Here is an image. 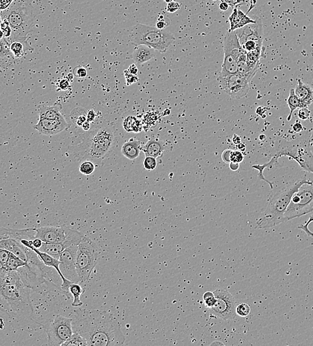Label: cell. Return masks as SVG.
<instances>
[{
	"label": "cell",
	"instance_id": "obj_1",
	"mask_svg": "<svg viewBox=\"0 0 313 346\" xmlns=\"http://www.w3.org/2000/svg\"><path fill=\"white\" fill-rule=\"evenodd\" d=\"M71 318L73 332L84 337L88 345L117 346L125 343L120 323L108 311L80 308L74 311Z\"/></svg>",
	"mask_w": 313,
	"mask_h": 346
},
{
	"label": "cell",
	"instance_id": "obj_2",
	"mask_svg": "<svg viewBox=\"0 0 313 346\" xmlns=\"http://www.w3.org/2000/svg\"><path fill=\"white\" fill-rule=\"evenodd\" d=\"M21 269V268H20ZM16 271H0V311L12 318L23 320L34 316L30 283L31 268Z\"/></svg>",
	"mask_w": 313,
	"mask_h": 346
},
{
	"label": "cell",
	"instance_id": "obj_3",
	"mask_svg": "<svg viewBox=\"0 0 313 346\" xmlns=\"http://www.w3.org/2000/svg\"><path fill=\"white\" fill-rule=\"evenodd\" d=\"M116 137L108 127H97L86 135L75 146L74 155L78 161H101L112 151Z\"/></svg>",
	"mask_w": 313,
	"mask_h": 346
},
{
	"label": "cell",
	"instance_id": "obj_4",
	"mask_svg": "<svg viewBox=\"0 0 313 346\" xmlns=\"http://www.w3.org/2000/svg\"><path fill=\"white\" fill-rule=\"evenodd\" d=\"M312 182L305 178L278 191L269 200L265 212L256 221V227L258 229H267L284 223V212L290 204L293 196L304 184Z\"/></svg>",
	"mask_w": 313,
	"mask_h": 346
},
{
	"label": "cell",
	"instance_id": "obj_5",
	"mask_svg": "<svg viewBox=\"0 0 313 346\" xmlns=\"http://www.w3.org/2000/svg\"><path fill=\"white\" fill-rule=\"evenodd\" d=\"M0 14L2 20L7 21L12 29V35L6 40L9 44L15 41L28 40V35L33 30L35 21L32 12L27 6L14 4Z\"/></svg>",
	"mask_w": 313,
	"mask_h": 346
},
{
	"label": "cell",
	"instance_id": "obj_6",
	"mask_svg": "<svg viewBox=\"0 0 313 346\" xmlns=\"http://www.w3.org/2000/svg\"><path fill=\"white\" fill-rule=\"evenodd\" d=\"M129 38L132 45H145L162 54L165 53L175 41V36L171 33L144 24L134 26Z\"/></svg>",
	"mask_w": 313,
	"mask_h": 346
},
{
	"label": "cell",
	"instance_id": "obj_7",
	"mask_svg": "<svg viewBox=\"0 0 313 346\" xmlns=\"http://www.w3.org/2000/svg\"><path fill=\"white\" fill-rule=\"evenodd\" d=\"M99 249L97 244L88 237L84 236L78 245L76 256V271L80 282L90 280L91 273L98 262Z\"/></svg>",
	"mask_w": 313,
	"mask_h": 346
},
{
	"label": "cell",
	"instance_id": "obj_8",
	"mask_svg": "<svg viewBox=\"0 0 313 346\" xmlns=\"http://www.w3.org/2000/svg\"><path fill=\"white\" fill-rule=\"evenodd\" d=\"M313 212V182L305 184L293 196L283 216L284 223Z\"/></svg>",
	"mask_w": 313,
	"mask_h": 346
},
{
	"label": "cell",
	"instance_id": "obj_9",
	"mask_svg": "<svg viewBox=\"0 0 313 346\" xmlns=\"http://www.w3.org/2000/svg\"><path fill=\"white\" fill-rule=\"evenodd\" d=\"M224 59L219 77H224L238 73L239 57L245 51L241 46L236 31L226 34L223 41Z\"/></svg>",
	"mask_w": 313,
	"mask_h": 346
},
{
	"label": "cell",
	"instance_id": "obj_10",
	"mask_svg": "<svg viewBox=\"0 0 313 346\" xmlns=\"http://www.w3.org/2000/svg\"><path fill=\"white\" fill-rule=\"evenodd\" d=\"M43 328L47 335L49 345H63L72 336V318L59 314L53 321L45 324Z\"/></svg>",
	"mask_w": 313,
	"mask_h": 346
},
{
	"label": "cell",
	"instance_id": "obj_11",
	"mask_svg": "<svg viewBox=\"0 0 313 346\" xmlns=\"http://www.w3.org/2000/svg\"><path fill=\"white\" fill-rule=\"evenodd\" d=\"M236 32L241 46L245 51L249 52L255 49H264V27L260 19H256L255 23L245 26Z\"/></svg>",
	"mask_w": 313,
	"mask_h": 346
},
{
	"label": "cell",
	"instance_id": "obj_12",
	"mask_svg": "<svg viewBox=\"0 0 313 346\" xmlns=\"http://www.w3.org/2000/svg\"><path fill=\"white\" fill-rule=\"evenodd\" d=\"M218 82L221 90L234 99H239L246 96L250 89L251 78L232 74L224 77H219Z\"/></svg>",
	"mask_w": 313,
	"mask_h": 346
},
{
	"label": "cell",
	"instance_id": "obj_13",
	"mask_svg": "<svg viewBox=\"0 0 313 346\" xmlns=\"http://www.w3.org/2000/svg\"><path fill=\"white\" fill-rule=\"evenodd\" d=\"M214 293L217 302L214 307L208 308L211 314L224 321L234 319L237 315V305L233 296L225 289H218Z\"/></svg>",
	"mask_w": 313,
	"mask_h": 346
},
{
	"label": "cell",
	"instance_id": "obj_14",
	"mask_svg": "<svg viewBox=\"0 0 313 346\" xmlns=\"http://www.w3.org/2000/svg\"><path fill=\"white\" fill-rule=\"evenodd\" d=\"M78 245H72L67 248L60 254V269L64 277L71 282L79 283V276L76 271V256Z\"/></svg>",
	"mask_w": 313,
	"mask_h": 346
},
{
	"label": "cell",
	"instance_id": "obj_15",
	"mask_svg": "<svg viewBox=\"0 0 313 346\" xmlns=\"http://www.w3.org/2000/svg\"><path fill=\"white\" fill-rule=\"evenodd\" d=\"M84 236V235L80 233L77 230L70 228L68 235L64 241L54 243H46L43 242V245L39 250L59 259L60 254L65 249L72 245H79Z\"/></svg>",
	"mask_w": 313,
	"mask_h": 346
},
{
	"label": "cell",
	"instance_id": "obj_16",
	"mask_svg": "<svg viewBox=\"0 0 313 346\" xmlns=\"http://www.w3.org/2000/svg\"><path fill=\"white\" fill-rule=\"evenodd\" d=\"M36 230L35 238H40L43 243H54L64 241L68 235L70 228L63 225L60 226H44L34 228Z\"/></svg>",
	"mask_w": 313,
	"mask_h": 346
},
{
	"label": "cell",
	"instance_id": "obj_17",
	"mask_svg": "<svg viewBox=\"0 0 313 346\" xmlns=\"http://www.w3.org/2000/svg\"><path fill=\"white\" fill-rule=\"evenodd\" d=\"M69 124L66 119L54 120V119H39L38 123L34 126V129L44 136H54L68 129Z\"/></svg>",
	"mask_w": 313,
	"mask_h": 346
},
{
	"label": "cell",
	"instance_id": "obj_18",
	"mask_svg": "<svg viewBox=\"0 0 313 346\" xmlns=\"http://www.w3.org/2000/svg\"><path fill=\"white\" fill-rule=\"evenodd\" d=\"M229 20L230 22V28L228 30L229 32L236 31L237 30L244 28L245 26L256 22V20L247 16V14H244L238 8H234L231 16H229Z\"/></svg>",
	"mask_w": 313,
	"mask_h": 346
},
{
	"label": "cell",
	"instance_id": "obj_19",
	"mask_svg": "<svg viewBox=\"0 0 313 346\" xmlns=\"http://www.w3.org/2000/svg\"><path fill=\"white\" fill-rule=\"evenodd\" d=\"M294 91L295 95L301 102L302 108H308L313 103V89L301 79H297Z\"/></svg>",
	"mask_w": 313,
	"mask_h": 346
},
{
	"label": "cell",
	"instance_id": "obj_20",
	"mask_svg": "<svg viewBox=\"0 0 313 346\" xmlns=\"http://www.w3.org/2000/svg\"><path fill=\"white\" fill-rule=\"evenodd\" d=\"M62 110V104L58 103V102L51 106L40 105L38 108L39 117H40V119L62 120L65 118L61 113Z\"/></svg>",
	"mask_w": 313,
	"mask_h": 346
},
{
	"label": "cell",
	"instance_id": "obj_21",
	"mask_svg": "<svg viewBox=\"0 0 313 346\" xmlns=\"http://www.w3.org/2000/svg\"><path fill=\"white\" fill-rule=\"evenodd\" d=\"M155 50L153 48L145 46V45H139L136 46L132 54V58L136 64L142 65L152 59L155 58Z\"/></svg>",
	"mask_w": 313,
	"mask_h": 346
},
{
	"label": "cell",
	"instance_id": "obj_22",
	"mask_svg": "<svg viewBox=\"0 0 313 346\" xmlns=\"http://www.w3.org/2000/svg\"><path fill=\"white\" fill-rule=\"evenodd\" d=\"M165 150L164 143L158 139H150L142 148L145 156H152L155 158L162 156Z\"/></svg>",
	"mask_w": 313,
	"mask_h": 346
},
{
	"label": "cell",
	"instance_id": "obj_23",
	"mask_svg": "<svg viewBox=\"0 0 313 346\" xmlns=\"http://www.w3.org/2000/svg\"><path fill=\"white\" fill-rule=\"evenodd\" d=\"M141 141L132 139L124 143L121 148V153L125 157L129 160H134L140 156Z\"/></svg>",
	"mask_w": 313,
	"mask_h": 346
},
{
	"label": "cell",
	"instance_id": "obj_24",
	"mask_svg": "<svg viewBox=\"0 0 313 346\" xmlns=\"http://www.w3.org/2000/svg\"><path fill=\"white\" fill-rule=\"evenodd\" d=\"M9 45L11 52L16 59H20L25 55L28 51L34 50L28 40L13 41Z\"/></svg>",
	"mask_w": 313,
	"mask_h": 346
},
{
	"label": "cell",
	"instance_id": "obj_25",
	"mask_svg": "<svg viewBox=\"0 0 313 346\" xmlns=\"http://www.w3.org/2000/svg\"><path fill=\"white\" fill-rule=\"evenodd\" d=\"M16 59L10 49V45L5 39L0 40V69L5 67L6 65L12 64Z\"/></svg>",
	"mask_w": 313,
	"mask_h": 346
},
{
	"label": "cell",
	"instance_id": "obj_26",
	"mask_svg": "<svg viewBox=\"0 0 313 346\" xmlns=\"http://www.w3.org/2000/svg\"><path fill=\"white\" fill-rule=\"evenodd\" d=\"M25 267H30L29 263L25 262L22 259L19 258L18 256L15 255V254L11 252L7 262H6L4 268L8 271H16L19 269H20V268Z\"/></svg>",
	"mask_w": 313,
	"mask_h": 346
},
{
	"label": "cell",
	"instance_id": "obj_27",
	"mask_svg": "<svg viewBox=\"0 0 313 346\" xmlns=\"http://www.w3.org/2000/svg\"><path fill=\"white\" fill-rule=\"evenodd\" d=\"M123 126L124 129L127 132H140L143 130V125L141 121L138 120L136 117L129 116L123 121Z\"/></svg>",
	"mask_w": 313,
	"mask_h": 346
},
{
	"label": "cell",
	"instance_id": "obj_28",
	"mask_svg": "<svg viewBox=\"0 0 313 346\" xmlns=\"http://www.w3.org/2000/svg\"><path fill=\"white\" fill-rule=\"evenodd\" d=\"M288 105L290 110V112L288 117V121H290L292 119L293 112L297 109L302 108L301 102L300 101L299 98L295 95L294 89H291L288 99Z\"/></svg>",
	"mask_w": 313,
	"mask_h": 346
},
{
	"label": "cell",
	"instance_id": "obj_29",
	"mask_svg": "<svg viewBox=\"0 0 313 346\" xmlns=\"http://www.w3.org/2000/svg\"><path fill=\"white\" fill-rule=\"evenodd\" d=\"M69 291L71 295L73 296V300L72 302V306L80 307L83 305V302L80 300V297L83 293L84 292V289L82 288L78 283L73 282L69 287Z\"/></svg>",
	"mask_w": 313,
	"mask_h": 346
},
{
	"label": "cell",
	"instance_id": "obj_30",
	"mask_svg": "<svg viewBox=\"0 0 313 346\" xmlns=\"http://www.w3.org/2000/svg\"><path fill=\"white\" fill-rule=\"evenodd\" d=\"M87 113H88V112L84 108H75L71 112V120L78 127H82L83 124L87 121Z\"/></svg>",
	"mask_w": 313,
	"mask_h": 346
},
{
	"label": "cell",
	"instance_id": "obj_31",
	"mask_svg": "<svg viewBox=\"0 0 313 346\" xmlns=\"http://www.w3.org/2000/svg\"><path fill=\"white\" fill-rule=\"evenodd\" d=\"M63 345L83 346L88 345L86 339L84 337H82L81 335L77 332H73L71 338L66 342H65Z\"/></svg>",
	"mask_w": 313,
	"mask_h": 346
},
{
	"label": "cell",
	"instance_id": "obj_32",
	"mask_svg": "<svg viewBox=\"0 0 313 346\" xmlns=\"http://www.w3.org/2000/svg\"><path fill=\"white\" fill-rule=\"evenodd\" d=\"M95 165L92 161H85L80 165V171L84 175H90L94 172Z\"/></svg>",
	"mask_w": 313,
	"mask_h": 346
},
{
	"label": "cell",
	"instance_id": "obj_33",
	"mask_svg": "<svg viewBox=\"0 0 313 346\" xmlns=\"http://www.w3.org/2000/svg\"><path fill=\"white\" fill-rule=\"evenodd\" d=\"M170 24L171 20L169 17L164 16V15H159L155 24L156 29L164 30L165 28L169 27Z\"/></svg>",
	"mask_w": 313,
	"mask_h": 346
},
{
	"label": "cell",
	"instance_id": "obj_34",
	"mask_svg": "<svg viewBox=\"0 0 313 346\" xmlns=\"http://www.w3.org/2000/svg\"><path fill=\"white\" fill-rule=\"evenodd\" d=\"M203 300L206 308H211L216 304L217 299L215 298L214 291H206L203 295Z\"/></svg>",
	"mask_w": 313,
	"mask_h": 346
},
{
	"label": "cell",
	"instance_id": "obj_35",
	"mask_svg": "<svg viewBox=\"0 0 313 346\" xmlns=\"http://www.w3.org/2000/svg\"><path fill=\"white\" fill-rule=\"evenodd\" d=\"M251 308L246 303H241L236 307V314L241 317H246L250 314Z\"/></svg>",
	"mask_w": 313,
	"mask_h": 346
},
{
	"label": "cell",
	"instance_id": "obj_36",
	"mask_svg": "<svg viewBox=\"0 0 313 346\" xmlns=\"http://www.w3.org/2000/svg\"><path fill=\"white\" fill-rule=\"evenodd\" d=\"M143 166L147 171H153L156 167V160L155 158L152 156H145Z\"/></svg>",
	"mask_w": 313,
	"mask_h": 346
},
{
	"label": "cell",
	"instance_id": "obj_37",
	"mask_svg": "<svg viewBox=\"0 0 313 346\" xmlns=\"http://www.w3.org/2000/svg\"><path fill=\"white\" fill-rule=\"evenodd\" d=\"M0 28H1L2 32H4V39H5L6 40H8V39L10 38L11 35H12V29H11L8 21L2 20L1 25H0Z\"/></svg>",
	"mask_w": 313,
	"mask_h": 346
},
{
	"label": "cell",
	"instance_id": "obj_38",
	"mask_svg": "<svg viewBox=\"0 0 313 346\" xmlns=\"http://www.w3.org/2000/svg\"><path fill=\"white\" fill-rule=\"evenodd\" d=\"M244 159V156L239 151H232L231 154V162L239 163L240 164Z\"/></svg>",
	"mask_w": 313,
	"mask_h": 346
},
{
	"label": "cell",
	"instance_id": "obj_39",
	"mask_svg": "<svg viewBox=\"0 0 313 346\" xmlns=\"http://www.w3.org/2000/svg\"><path fill=\"white\" fill-rule=\"evenodd\" d=\"M310 114H311V112H310V111L308 108H303L300 109L299 112H298L297 115L300 119L305 121L309 119Z\"/></svg>",
	"mask_w": 313,
	"mask_h": 346
},
{
	"label": "cell",
	"instance_id": "obj_40",
	"mask_svg": "<svg viewBox=\"0 0 313 346\" xmlns=\"http://www.w3.org/2000/svg\"><path fill=\"white\" fill-rule=\"evenodd\" d=\"M73 75L77 78H84L86 77L87 76V70L85 67L82 66H77L73 69Z\"/></svg>",
	"mask_w": 313,
	"mask_h": 346
},
{
	"label": "cell",
	"instance_id": "obj_41",
	"mask_svg": "<svg viewBox=\"0 0 313 346\" xmlns=\"http://www.w3.org/2000/svg\"><path fill=\"white\" fill-rule=\"evenodd\" d=\"M10 253L11 252L8 250L0 248V262L4 267H5L6 262H7Z\"/></svg>",
	"mask_w": 313,
	"mask_h": 346
},
{
	"label": "cell",
	"instance_id": "obj_42",
	"mask_svg": "<svg viewBox=\"0 0 313 346\" xmlns=\"http://www.w3.org/2000/svg\"><path fill=\"white\" fill-rule=\"evenodd\" d=\"M181 5L177 2L173 1L170 3L167 4L166 10L169 13H175L180 10Z\"/></svg>",
	"mask_w": 313,
	"mask_h": 346
},
{
	"label": "cell",
	"instance_id": "obj_43",
	"mask_svg": "<svg viewBox=\"0 0 313 346\" xmlns=\"http://www.w3.org/2000/svg\"><path fill=\"white\" fill-rule=\"evenodd\" d=\"M221 1L227 2L229 6L234 8L246 4L249 0H221Z\"/></svg>",
	"mask_w": 313,
	"mask_h": 346
},
{
	"label": "cell",
	"instance_id": "obj_44",
	"mask_svg": "<svg viewBox=\"0 0 313 346\" xmlns=\"http://www.w3.org/2000/svg\"><path fill=\"white\" fill-rule=\"evenodd\" d=\"M70 87V82L67 79H63L59 81L58 88L61 91H66Z\"/></svg>",
	"mask_w": 313,
	"mask_h": 346
},
{
	"label": "cell",
	"instance_id": "obj_45",
	"mask_svg": "<svg viewBox=\"0 0 313 346\" xmlns=\"http://www.w3.org/2000/svg\"><path fill=\"white\" fill-rule=\"evenodd\" d=\"M125 75L128 85L135 84L138 81V77H137V75H132V74L128 72L127 70L125 71Z\"/></svg>",
	"mask_w": 313,
	"mask_h": 346
},
{
	"label": "cell",
	"instance_id": "obj_46",
	"mask_svg": "<svg viewBox=\"0 0 313 346\" xmlns=\"http://www.w3.org/2000/svg\"><path fill=\"white\" fill-rule=\"evenodd\" d=\"M231 152L232 150L231 149H226L223 152L221 157H222L223 161L225 163H229H229H231Z\"/></svg>",
	"mask_w": 313,
	"mask_h": 346
},
{
	"label": "cell",
	"instance_id": "obj_47",
	"mask_svg": "<svg viewBox=\"0 0 313 346\" xmlns=\"http://www.w3.org/2000/svg\"><path fill=\"white\" fill-rule=\"evenodd\" d=\"M95 117H96V114H95L94 110H90L87 113V121L90 122V123L95 121Z\"/></svg>",
	"mask_w": 313,
	"mask_h": 346
},
{
	"label": "cell",
	"instance_id": "obj_48",
	"mask_svg": "<svg viewBox=\"0 0 313 346\" xmlns=\"http://www.w3.org/2000/svg\"><path fill=\"white\" fill-rule=\"evenodd\" d=\"M293 131L299 134L303 130V126L299 121H297L293 126Z\"/></svg>",
	"mask_w": 313,
	"mask_h": 346
},
{
	"label": "cell",
	"instance_id": "obj_49",
	"mask_svg": "<svg viewBox=\"0 0 313 346\" xmlns=\"http://www.w3.org/2000/svg\"><path fill=\"white\" fill-rule=\"evenodd\" d=\"M43 245V241L40 238H35L32 241V246L37 249H40Z\"/></svg>",
	"mask_w": 313,
	"mask_h": 346
},
{
	"label": "cell",
	"instance_id": "obj_50",
	"mask_svg": "<svg viewBox=\"0 0 313 346\" xmlns=\"http://www.w3.org/2000/svg\"><path fill=\"white\" fill-rule=\"evenodd\" d=\"M127 71H128V72L132 74V75H137V73H138V67H136V65L133 64V65H131V66H129V69H127Z\"/></svg>",
	"mask_w": 313,
	"mask_h": 346
},
{
	"label": "cell",
	"instance_id": "obj_51",
	"mask_svg": "<svg viewBox=\"0 0 313 346\" xmlns=\"http://www.w3.org/2000/svg\"><path fill=\"white\" fill-rule=\"evenodd\" d=\"M229 8V5L225 2H221L220 4H219V9L223 12L227 11Z\"/></svg>",
	"mask_w": 313,
	"mask_h": 346
},
{
	"label": "cell",
	"instance_id": "obj_52",
	"mask_svg": "<svg viewBox=\"0 0 313 346\" xmlns=\"http://www.w3.org/2000/svg\"><path fill=\"white\" fill-rule=\"evenodd\" d=\"M82 127L83 130H85V131H89L91 128V124L90 122H88V121L85 122V123L83 124Z\"/></svg>",
	"mask_w": 313,
	"mask_h": 346
},
{
	"label": "cell",
	"instance_id": "obj_53",
	"mask_svg": "<svg viewBox=\"0 0 313 346\" xmlns=\"http://www.w3.org/2000/svg\"><path fill=\"white\" fill-rule=\"evenodd\" d=\"M232 141L234 144L238 145L241 143V137L237 136V135H234V136L232 137Z\"/></svg>",
	"mask_w": 313,
	"mask_h": 346
},
{
	"label": "cell",
	"instance_id": "obj_54",
	"mask_svg": "<svg viewBox=\"0 0 313 346\" xmlns=\"http://www.w3.org/2000/svg\"><path fill=\"white\" fill-rule=\"evenodd\" d=\"M229 167L232 171H238L239 168V163L231 162L229 163Z\"/></svg>",
	"mask_w": 313,
	"mask_h": 346
},
{
	"label": "cell",
	"instance_id": "obj_55",
	"mask_svg": "<svg viewBox=\"0 0 313 346\" xmlns=\"http://www.w3.org/2000/svg\"><path fill=\"white\" fill-rule=\"evenodd\" d=\"M211 345H224V344H223V343L222 342H221V341H214V342H213V343H212V344H211Z\"/></svg>",
	"mask_w": 313,
	"mask_h": 346
},
{
	"label": "cell",
	"instance_id": "obj_56",
	"mask_svg": "<svg viewBox=\"0 0 313 346\" xmlns=\"http://www.w3.org/2000/svg\"><path fill=\"white\" fill-rule=\"evenodd\" d=\"M2 39H4V34L1 28H0V40H2Z\"/></svg>",
	"mask_w": 313,
	"mask_h": 346
},
{
	"label": "cell",
	"instance_id": "obj_57",
	"mask_svg": "<svg viewBox=\"0 0 313 346\" xmlns=\"http://www.w3.org/2000/svg\"><path fill=\"white\" fill-rule=\"evenodd\" d=\"M73 77H74V75H73V74L72 73H69L68 74V75H67V77L69 78V79H67L69 81V78H70V80H72Z\"/></svg>",
	"mask_w": 313,
	"mask_h": 346
},
{
	"label": "cell",
	"instance_id": "obj_58",
	"mask_svg": "<svg viewBox=\"0 0 313 346\" xmlns=\"http://www.w3.org/2000/svg\"><path fill=\"white\" fill-rule=\"evenodd\" d=\"M5 269V268L4 267L3 265H2L1 262H0V271H4V270Z\"/></svg>",
	"mask_w": 313,
	"mask_h": 346
},
{
	"label": "cell",
	"instance_id": "obj_59",
	"mask_svg": "<svg viewBox=\"0 0 313 346\" xmlns=\"http://www.w3.org/2000/svg\"><path fill=\"white\" fill-rule=\"evenodd\" d=\"M306 170H307L308 171L311 172V173H313V169L310 168V167H307Z\"/></svg>",
	"mask_w": 313,
	"mask_h": 346
},
{
	"label": "cell",
	"instance_id": "obj_60",
	"mask_svg": "<svg viewBox=\"0 0 313 346\" xmlns=\"http://www.w3.org/2000/svg\"><path fill=\"white\" fill-rule=\"evenodd\" d=\"M165 2H166L167 4L170 3V2H173V0H164Z\"/></svg>",
	"mask_w": 313,
	"mask_h": 346
},
{
	"label": "cell",
	"instance_id": "obj_61",
	"mask_svg": "<svg viewBox=\"0 0 313 346\" xmlns=\"http://www.w3.org/2000/svg\"><path fill=\"white\" fill-rule=\"evenodd\" d=\"M212 1H217V0H212Z\"/></svg>",
	"mask_w": 313,
	"mask_h": 346
},
{
	"label": "cell",
	"instance_id": "obj_62",
	"mask_svg": "<svg viewBox=\"0 0 313 346\" xmlns=\"http://www.w3.org/2000/svg\"><path fill=\"white\" fill-rule=\"evenodd\" d=\"M0 329H1V328H0Z\"/></svg>",
	"mask_w": 313,
	"mask_h": 346
}]
</instances>
